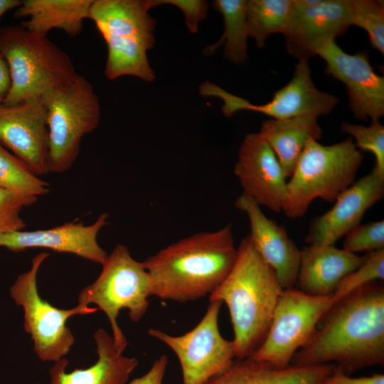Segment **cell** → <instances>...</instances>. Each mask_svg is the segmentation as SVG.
Masks as SVG:
<instances>
[{"label": "cell", "instance_id": "cell-8", "mask_svg": "<svg viewBox=\"0 0 384 384\" xmlns=\"http://www.w3.org/2000/svg\"><path fill=\"white\" fill-rule=\"evenodd\" d=\"M41 98L49 131L48 171L63 173L77 159L82 137L99 125L100 101L92 84L80 75L70 84L50 90Z\"/></svg>", "mask_w": 384, "mask_h": 384}, {"label": "cell", "instance_id": "cell-31", "mask_svg": "<svg viewBox=\"0 0 384 384\" xmlns=\"http://www.w3.org/2000/svg\"><path fill=\"white\" fill-rule=\"evenodd\" d=\"M37 200L36 196L0 188V235L23 230L26 224L20 213L24 207L33 204Z\"/></svg>", "mask_w": 384, "mask_h": 384}, {"label": "cell", "instance_id": "cell-15", "mask_svg": "<svg viewBox=\"0 0 384 384\" xmlns=\"http://www.w3.org/2000/svg\"><path fill=\"white\" fill-rule=\"evenodd\" d=\"M0 144L38 176L49 173L47 112L41 97L0 105Z\"/></svg>", "mask_w": 384, "mask_h": 384}, {"label": "cell", "instance_id": "cell-16", "mask_svg": "<svg viewBox=\"0 0 384 384\" xmlns=\"http://www.w3.org/2000/svg\"><path fill=\"white\" fill-rule=\"evenodd\" d=\"M234 173L242 188V194L272 211H282L287 191L286 177L274 152L259 133L245 137Z\"/></svg>", "mask_w": 384, "mask_h": 384}, {"label": "cell", "instance_id": "cell-34", "mask_svg": "<svg viewBox=\"0 0 384 384\" xmlns=\"http://www.w3.org/2000/svg\"><path fill=\"white\" fill-rule=\"evenodd\" d=\"M320 384H384V375L374 374L368 377L351 378L336 365L332 373L326 376Z\"/></svg>", "mask_w": 384, "mask_h": 384}, {"label": "cell", "instance_id": "cell-14", "mask_svg": "<svg viewBox=\"0 0 384 384\" xmlns=\"http://www.w3.org/2000/svg\"><path fill=\"white\" fill-rule=\"evenodd\" d=\"M316 55L326 63L325 73L344 84L356 119L379 120L383 116L384 78L374 71L367 51L349 54L331 40L319 47Z\"/></svg>", "mask_w": 384, "mask_h": 384}, {"label": "cell", "instance_id": "cell-18", "mask_svg": "<svg viewBox=\"0 0 384 384\" xmlns=\"http://www.w3.org/2000/svg\"><path fill=\"white\" fill-rule=\"evenodd\" d=\"M108 217L107 213H103L89 225L75 220L50 229L2 234L0 247L16 252L29 248H46L71 253L102 265L108 255L100 246L97 238L107 224Z\"/></svg>", "mask_w": 384, "mask_h": 384}, {"label": "cell", "instance_id": "cell-28", "mask_svg": "<svg viewBox=\"0 0 384 384\" xmlns=\"http://www.w3.org/2000/svg\"><path fill=\"white\" fill-rule=\"evenodd\" d=\"M351 26L364 29L370 46L384 54V4L382 1L351 0Z\"/></svg>", "mask_w": 384, "mask_h": 384}, {"label": "cell", "instance_id": "cell-2", "mask_svg": "<svg viewBox=\"0 0 384 384\" xmlns=\"http://www.w3.org/2000/svg\"><path fill=\"white\" fill-rule=\"evenodd\" d=\"M237 255L231 223L173 242L142 262L150 277L151 296L187 302L210 295L228 276Z\"/></svg>", "mask_w": 384, "mask_h": 384}, {"label": "cell", "instance_id": "cell-29", "mask_svg": "<svg viewBox=\"0 0 384 384\" xmlns=\"http://www.w3.org/2000/svg\"><path fill=\"white\" fill-rule=\"evenodd\" d=\"M340 129L356 140L354 143L358 149L373 154V169L384 177V127L379 120H372L368 126L343 122Z\"/></svg>", "mask_w": 384, "mask_h": 384}, {"label": "cell", "instance_id": "cell-22", "mask_svg": "<svg viewBox=\"0 0 384 384\" xmlns=\"http://www.w3.org/2000/svg\"><path fill=\"white\" fill-rule=\"evenodd\" d=\"M335 367L325 363L279 368L249 357L234 360L225 372L205 384H320Z\"/></svg>", "mask_w": 384, "mask_h": 384}, {"label": "cell", "instance_id": "cell-9", "mask_svg": "<svg viewBox=\"0 0 384 384\" xmlns=\"http://www.w3.org/2000/svg\"><path fill=\"white\" fill-rule=\"evenodd\" d=\"M49 256L36 255L31 268L20 274L9 289L11 299L23 310V328L33 341V350L42 361L56 362L64 358L75 343L67 320L73 316L95 313L97 307L78 304L69 309H58L42 299L37 287L38 270Z\"/></svg>", "mask_w": 384, "mask_h": 384}, {"label": "cell", "instance_id": "cell-26", "mask_svg": "<svg viewBox=\"0 0 384 384\" xmlns=\"http://www.w3.org/2000/svg\"><path fill=\"white\" fill-rule=\"evenodd\" d=\"M293 7V0H249L246 4L247 36L262 48L274 33L284 34Z\"/></svg>", "mask_w": 384, "mask_h": 384}, {"label": "cell", "instance_id": "cell-30", "mask_svg": "<svg viewBox=\"0 0 384 384\" xmlns=\"http://www.w3.org/2000/svg\"><path fill=\"white\" fill-rule=\"evenodd\" d=\"M383 279L384 249H381L368 253L363 264L341 280L333 295L337 301L356 289Z\"/></svg>", "mask_w": 384, "mask_h": 384}, {"label": "cell", "instance_id": "cell-3", "mask_svg": "<svg viewBox=\"0 0 384 384\" xmlns=\"http://www.w3.org/2000/svg\"><path fill=\"white\" fill-rule=\"evenodd\" d=\"M283 290L247 235L230 272L209 295V302H225L229 309L237 359L249 358L264 342Z\"/></svg>", "mask_w": 384, "mask_h": 384}, {"label": "cell", "instance_id": "cell-4", "mask_svg": "<svg viewBox=\"0 0 384 384\" xmlns=\"http://www.w3.org/2000/svg\"><path fill=\"white\" fill-rule=\"evenodd\" d=\"M149 0H94L90 19L107 46L105 74L110 80L124 75L152 82L155 74L147 52L155 43L156 21L148 13Z\"/></svg>", "mask_w": 384, "mask_h": 384}, {"label": "cell", "instance_id": "cell-20", "mask_svg": "<svg viewBox=\"0 0 384 384\" xmlns=\"http://www.w3.org/2000/svg\"><path fill=\"white\" fill-rule=\"evenodd\" d=\"M97 360L84 369L76 368L67 372L69 364L65 358L54 363L49 370V384H126L132 373L138 366L134 357L119 353L112 336L105 330L98 329L93 335Z\"/></svg>", "mask_w": 384, "mask_h": 384}, {"label": "cell", "instance_id": "cell-5", "mask_svg": "<svg viewBox=\"0 0 384 384\" xmlns=\"http://www.w3.org/2000/svg\"><path fill=\"white\" fill-rule=\"evenodd\" d=\"M0 53L9 68L11 85L3 104L14 105L70 84L79 75L70 56L47 35L22 26L0 28Z\"/></svg>", "mask_w": 384, "mask_h": 384}, {"label": "cell", "instance_id": "cell-35", "mask_svg": "<svg viewBox=\"0 0 384 384\" xmlns=\"http://www.w3.org/2000/svg\"><path fill=\"white\" fill-rule=\"evenodd\" d=\"M168 364L166 355H161L152 364L149 371L139 378H134L126 384H162Z\"/></svg>", "mask_w": 384, "mask_h": 384}, {"label": "cell", "instance_id": "cell-32", "mask_svg": "<svg viewBox=\"0 0 384 384\" xmlns=\"http://www.w3.org/2000/svg\"><path fill=\"white\" fill-rule=\"evenodd\" d=\"M343 249L347 252H373L384 249V220L358 225L346 235Z\"/></svg>", "mask_w": 384, "mask_h": 384}, {"label": "cell", "instance_id": "cell-11", "mask_svg": "<svg viewBox=\"0 0 384 384\" xmlns=\"http://www.w3.org/2000/svg\"><path fill=\"white\" fill-rule=\"evenodd\" d=\"M223 302H210L200 322L190 331L171 336L150 329L151 337L168 346L178 357L183 384H205L225 372L235 357L233 341L225 339L219 331L218 315Z\"/></svg>", "mask_w": 384, "mask_h": 384}, {"label": "cell", "instance_id": "cell-38", "mask_svg": "<svg viewBox=\"0 0 384 384\" xmlns=\"http://www.w3.org/2000/svg\"><path fill=\"white\" fill-rule=\"evenodd\" d=\"M36 384H37V383H36Z\"/></svg>", "mask_w": 384, "mask_h": 384}, {"label": "cell", "instance_id": "cell-36", "mask_svg": "<svg viewBox=\"0 0 384 384\" xmlns=\"http://www.w3.org/2000/svg\"><path fill=\"white\" fill-rule=\"evenodd\" d=\"M11 85L10 71L6 60L0 53V105L3 104Z\"/></svg>", "mask_w": 384, "mask_h": 384}, {"label": "cell", "instance_id": "cell-12", "mask_svg": "<svg viewBox=\"0 0 384 384\" xmlns=\"http://www.w3.org/2000/svg\"><path fill=\"white\" fill-rule=\"evenodd\" d=\"M202 96L217 97L224 102L223 114L230 117L240 110H250L272 117L274 119H285L304 115L329 114L338 99L334 95L316 88L311 77L308 60H299L291 80L274 92L267 103L256 105L245 99L232 95L210 82L199 87Z\"/></svg>", "mask_w": 384, "mask_h": 384}, {"label": "cell", "instance_id": "cell-7", "mask_svg": "<svg viewBox=\"0 0 384 384\" xmlns=\"http://www.w3.org/2000/svg\"><path fill=\"white\" fill-rule=\"evenodd\" d=\"M97 278L80 292L78 304H95L109 319L112 337L119 353L123 354L128 341L117 324L119 311H129L130 319L137 323L146 314L151 296L150 277L142 262L134 260L127 246L119 244L102 265Z\"/></svg>", "mask_w": 384, "mask_h": 384}, {"label": "cell", "instance_id": "cell-24", "mask_svg": "<svg viewBox=\"0 0 384 384\" xmlns=\"http://www.w3.org/2000/svg\"><path fill=\"white\" fill-rule=\"evenodd\" d=\"M317 117L304 115L262 122L258 133L274 152L286 178L292 176L307 141L322 137Z\"/></svg>", "mask_w": 384, "mask_h": 384}, {"label": "cell", "instance_id": "cell-23", "mask_svg": "<svg viewBox=\"0 0 384 384\" xmlns=\"http://www.w3.org/2000/svg\"><path fill=\"white\" fill-rule=\"evenodd\" d=\"M94 0H24L16 8L15 16L26 17L21 24L26 29L47 35L60 29L70 37L79 35L83 21L90 18Z\"/></svg>", "mask_w": 384, "mask_h": 384}, {"label": "cell", "instance_id": "cell-10", "mask_svg": "<svg viewBox=\"0 0 384 384\" xmlns=\"http://www.w3.org/2000/svg\"><path fill=\"white\" fill-rule=\"evenodd\" d=\"M333 294L314 296L294 287L284 289L267 335L250 358L283 368L311 337L316 324L336 302Z\"/></svg>", "mask_w": 384, "mask_h": 384}, {"label": "cell", "instance_id": "cell-25", "mask_svg": "<svg viewBox=\"0 0 384 384\" xmlns=\"http://www.w3.org/2000/svg\"><path fill=\"white\" fill-rule=\"evenodd\" d=\"M245 0H215L211 3L213 9L222 14L224 31L220 38L206 47L203 54L212 55L224 45V58L235 64H241L247 59V24Z\"/></svg>", "mask_w": 384, "mask_h": 384}, {"label": "cell", "instance_id": "cell-1", "mask_svg": "<svg viewBox=\"0 0 384 384\" xmlns=\"http://www.w3.org/2000/svg\"><path fill=\"white\" fill-rule=\"evenodd\" d=\"M293 356L294 366L336 362L346 375L384 363V286L376 281L336 301Z\"/></svg>", "mask_w": 384, "mask_h": 384}, {"label": "cell", "instance_id": "cell-6", "mask_svg": "<svg viewBox=\"0 0 384 384\" xmlns=\"http://www.w3.org/2000/svg\"><path fill=\"white\" fill-rule=\"evenodd\" d=\"M363 160L350 137L331 145L309 139L287 182L282 210L287 217L297 218L316 198L335 201L355 182Z\"/></svg>", "mask_w": 384, "mask_h": 384}, {"label": "cell", "instance_id": "cell-13", "mask_svg": "<svg viewBox=\"0 0 384 384\" xmlns=\"http://www.w3.org/2000/svg\"><path fill=\"white\" fill-rule=\"evenodd\" d=\"M351 0H293L284 33L289 55L309 60L326 42L345 33L351 26Z\"/></svg>", "mask_w": 384, "mask_h": 384}, {"label": "cell", "instance_id": "cell-21", "mask_svg": "<svg viewBox=\"0 0 384 384\" xmlns=\"http://www.w3.org/2000/svg\"><path fill=\"white\" fill-rule=\"evenodd\" d=\"M301 251L297 282L301 291L314 296L333 294L341 280L366 258L334 245H309Z\"/></svg>", "mask_w": 384, "mask_h": 384}, {"label": "cell", "instance_id": "cell-17", "mask_svg": "<svg viewBox=\"0 0 384 384\" xmlns=\"http://www.w3.org/2000/svg\"><path fill=\"white\" fill-rule=\"evenodd\" d=\"M384 196V177L373 169L354 182L334 206L311 222L305 240L309 245H334L360 224L365 213Z\"/></svg>", "mask_w": 384, "mask_h": 384}, {"label": "cell", "instance_id": "cell-37", "mask_svg": "<svg viewBox=\"0 0 384 384\" xmlns=\"http://www.w3.org/2000/svg\"><path fill=\"white\" fill-rule=\"evenodd\" d=\"M21 4L19 0H0V18L6 11L18 8Z\"/></svg>", "mask_w": 384, "mask_h": 384}, {"label": "cell", "instance_id": "cell-27", "mask_svg": "<svg viewBox=\"0 0 384 384\" xmlns=\"http://www.w3.org/2000/svg\"><path fill=\"white\" fill-rule=\"evenodd\" d=\"M48 186L49 183L0 144V188L38 197L49 192Z\"/></svg>", "mask_w": 384, "mask_h": 384}, {"label": "cell", "instance_id": "cell-19", "mask_svg": "<svg viewBox=\"0 0 384 384\" xmlns=\"http://www.w3.org/2000/svg\"><path fill=\"white\" fill-rule=\"evenodd\" d=\"M235 205L247 215L249 235L262 257L274 271L280 286L283 289L294 287L299 274L301 250L288 236L285 228L266 217L252 198L242 194Z\"/></svg>", "mask_w": 384, "mask_h": 384}, {"label": "cell", "instance_id": "cell-33", "mask_svg": "<svg viewBox=\"0 0 384 384\" xmlns=\"http://www.w3.org/2000/svg\"><path fill=\"white\" fill-rule=\"evenodd\" d=\"M151 8L160 4H172L184 14L185 23L189 31L196 33L199 23L207 15L208 2L203 0H149Z\"/></svg>", "mask_w": 384, "mask_h": 384}]
</instances>
